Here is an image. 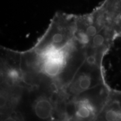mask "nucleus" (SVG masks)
<instances>
[{
	"mask_svg": "<svg viewBox=\"0 0 121 121\" xmlns=\"http://www.w3.org/2000/svg\"><path fill=\"white\" fill-rule=\"evenodd\" d=\"M23 82L29 89L60 94L90 56L78 34L76 15L57 13L31 49L18 52Z\"/></svg>",
	"mask_w": 121,
	"mask_h": 121,
	"instance_id": "1",
	"label": "nucleus"
},
{
	"mask_svg": "<svg viewBox=\"0 0 121 121\" xmlns=\"http://www.w3.org/2000/svg\"><path fill=\"white\" fill-rule=\"evenodd\" d=\"M98 121H121V91L110 89Z\"/></svg>",
	"mask_w": 121,
	"mask_h": 121,
	"instance_id": "2",
	"label": "nucleus"
}]
</instances>
